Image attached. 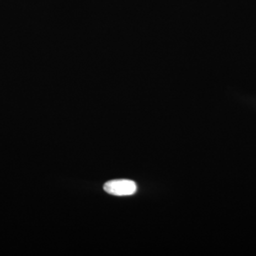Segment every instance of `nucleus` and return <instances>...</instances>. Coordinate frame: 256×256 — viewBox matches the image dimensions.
Returning a JSON list of instances; mask_svg holds the SVG:
<instances>
[{"mask_svg":"<svg viewBox=\"0 0 256 256\" xmlns=\"http://www.w3.org/2000/svg\"><path fill=\"white\" fill-rule=\"evenodd\" d=\"M104 190L114 196H130L137 192V184L129 180H114L108 182L104 186Z\"/></svg>","mask_w":256,"mask_h":256,"instance_id":"f257e3e1","label":"nucleus"}]
</instances>
